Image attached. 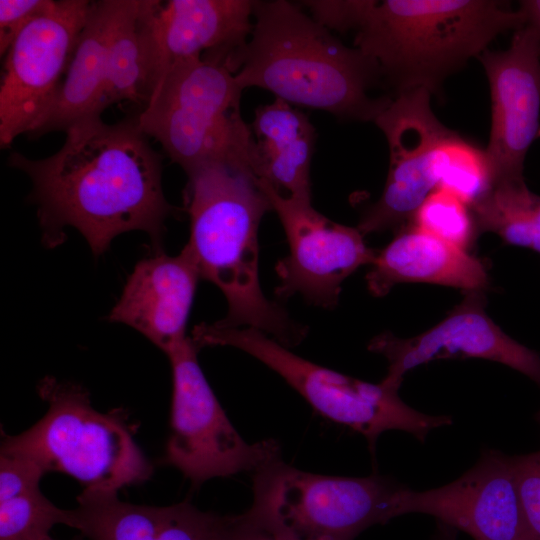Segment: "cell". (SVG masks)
<instances>
[{
  "mask_svg": "<svg viewBox=\"0 0 540 540\" xmlns=\"http://www.w3.org/2000/svg\"><path fill=\"white\" fill-rule=\"evenodd\" d=\"M65 133L64 144L49 157L12 152L8 158L32 181L43 243L60 245L64 228L73 227L100 256L115 237L139 230L160 250L174 207L163 193L161 156L137 116L114 124L85 118Z\"/></svg>",
  "mask_w": 540,
  "mask_h": 540,
  "instance_id": "1",
  "label": "cell"
},
{
  "mask_svg": "<svg viewBox=\"0 0 540 540\" xmlns=\"http://www.w3.org/2000/svg\"><path fill=\"white\" fill-rule=\"evenodd\" d=\"M253 28L235 77L291 105L322 110L342 121L374 122L393 97L375 60L348 47L286 0L254 1Z\"/></svg>",
  "mask_w": 540,
  "mask_h": 540,
  "instance_id": "2",
  "label": "cell"
},
{
  "mask_svg": "<svg viewBox=\"0 0 540 540\" xmlns=\"http://www.w3.org/2000/svg\"><path fill=\"white\" fill-rule=\"evenodd\" d=\"M186 207L190 236L185 245L201 278L224 294L226 327H250L282 345L299 344L308 328L264 295L258 273V229L271 203L248 169L223 162L204 163L187 174Z\"/></svg>",
  "mask_w": 540,
  "mask_h": 540,
  "instance_id": "3",
  "label": "cell"
},
{
  "mask_svg": "<svg viewBox=\"0 0 540 540\" xmlns=\"http://www.w3.org/2000/svg\"><path fill=\"white\" fill-rule=\"evenodd\" d=\"M525 24L503 1L362 0L354 47L376 61L392 97L418 88L439 97L496 36Z\"/></svg>",
  "mask_w": 540,
  "mask_h": 540,
  "instance_id": "4",
  "label": "cell"
},
{
  "mask_svg": "<svg viewBox=\"0 0 540 540\" xmlns=\"http://www.w3.org/2000/svg\"><path fill=\"white\" fill-rule=\"evenodd\" d=\"M243 90L225 60L204 55L179 62L137 115L139 127L186 174L212 161L253 172V136L240 112Z\"/></svg>",
  "mask_w": 540,
  "mask_h": 540,
  "instance_id": "5",
  "label": "cell"
},
{
  "mask_svg": "<svg viewBox=\"0 0 540 540\" xmlns=\"http://www.w3.org/2000/svg\"><path fill=\"white\" fill-rule=\"evenodd\" d=\"M38 392L47 412L28 430L5 435L0 453L67 474L83 490L118 492L151 477L153 467L121 414L97 411L83 387L54 377H45Z\"/></svg>",
  "mask_w": 540,
  "mask_h": 540,
  "instance_id": "6",
  "label": "cell"
},
{
  "mask_svg": "<svg viewBox=\"0 0 540 540\" xmlns=\"http://www.w3.org/2000/svg\"><path fill=\"white\" fill-rule=\"evenodd\" d=\"M253 502L244 512L278 540H354L398 516L404 485L388 477L328 476L306 472L281 457L256 471Z\"/></svg>",
  "mask_w": 540,
  "mask_h": 540,
  "instance_id": "7",
  "label": "cell"
},
{
  "mask_svg": "<svg viewBox=\"0 0 540 540\" xmlns=\"http://www.w3.org/2000/svg\"><path fill=\"white\" fill-rule=\"evenodd\" d=\"M198 348L230 346L256 358L280 375L324 418L361 433L374 454L378 436L401 430L424 441L427 434L452 419L428 415L406 405L398 390L382 382L373 384L308 361L269 335L250 327L201 323L192 331Z\"/></svg>",
  "mask_w": 540,
  "mask_h": 540,
  "instance_id": "8",
  "label": "cell"
},
{
  "mask_svg": "<svg viewBox=\"0 0 540 540\" xmlns=\"http://www.w3.org/2000/svg\"><path fill=\"white\" fill-rule=\"evenodd\" d=\"M191 337L168 354L172 371L170 434L163 461L193 487L240 472L254 474L281 457L273 439L247 443L217 400L198 359Z\"/></svg>",
  "mask_w": 540,
  "mask_h": 540,
  "instance_id": "9",
  "label": "cell"
},
{
  "mask_svg": "<svg viewBox=\"0 0 540 540\" xmlns=\"http://www.w3.org/2000/svg\"><path fill=\"white\" fill-rule=\"evenodd\" d=\"M92 1L50 0L5 54L0 85V145L31 138L54 105Z\"/></svg>",
  "mask_w": 540,
  "mask_h": 540,
  "instance_id": "10",
  "label": "cell"
},
{
  "mask_svg": "<svg viewBox=\"0 0 540 540\" xmlns=\"http://www.w3.org/2000/svg\"><path fill=\"white\" fill-rule=\"evenodd\" d=\"M431 96L423 88L402 92L374 121L388 143L389 170L380 198L357 226L363 236L406 226L439 186V152L457 132L439 121Z\"/></svg>",
  "mask_w": 540,
  "mask_h": 540,
  "instance_id": "11",
  "label": "cell"
},
{
  "mask_svg": "<svg viewBox=\"0 0 540 540\" xmlns=\"http://www.w3.org/2000/svg\"><path fill=\"white\" fill-rule=\"evenodd\" d=\"M258 184L268 197L283 226L289 254L275 270L279 298L300 295L305 301L333 309L343 282L359 267L372 264L376 251L369 248L358 228L336 223L311 202L285 196L265 180Z\"/></svg>",
  "mask_w": 540,
  "mask_h": 540,
  "instance_id": "12",
  "label": "cell"
},
{
  "mask_svg": "<svg viewBox=\"0 0 540 540\" xmlns=\"http://www.w3.org/2000/svg\"><path fill=\"white\" fill-rule=\"evenodd\" d=\"M477 59L491 93V131L484 153L492 184L521 178L540 129V39L525 24L514 31L507 49H486Z\"/></svg>",
  "mask_w": 540,
  "mask_h": 540,
  "instance_id": "13",
  "label": "cell"
},
{
  "mask_svg": "<svg viewBox=\"0 0 540 540\" xmlns=\"http://www.w3.org/2000/svg\"><path fill=\"white\" fill-rule=\"evenodd\" d=\"M397 513L431 515L474 540H529L512 456L493 449L447 485L425 491L404 486Z\"/></svg>",
  "mask_w": 540,
  "mask_h": 540,
  "instance_id": "14",
  "label": "cell"
},
{
  "mask_svg": "<svg viewBox=\"0 0 540 540\" xmlns=\"http://www.w3.org/2000/svg\"><path fill=\"white\" fill-rule=\"evenodd\" d=\"M485 303L483 291H468L441 322L415 337L403 339L391 333L374 337L368 350L388 361L381 382L399 389L405 373L421 364L477 358L504 364L540 384L539 354L504 333L487 315Z\"/></svg>",
  "mask_w": 540,
  "mask_h": 540,
  "instance_id": "15",
  "label": "cell"
},
{
  "mask_svg": "<svg viewBox=\"0 0 540 540\" xmlns=\"http://www.w3.org/2000/svg\"><path fill=\"white\" fill-rule=\"evenodd\" d=\"M253 6L252 0H155V87L174 64L204 55L226 60L236 73L238 56L252 32Z\"/></svg>",
  "mask_w": 540,
  "mask_h": 540,
  "instance_id": "16",
  "label": "cell"
},
{
  "mask_svg": "<svg viewBox=\"0 0 540 540\" xmlns=\"http://www.w3.org/2000/svg\"><path fill=\"white\" fill-rule=\"evenodd\" d=\"M199 268L184 246L177 255L158 252L140 260L108 319L128 325L168 354L184 341Z\"/></svg>",
  "mask_w": 540,
  "mask_h": 540,
  "instance_id": "17",
  "label": "cell"
},
{
  "mask_svg": "<svg viewBox=\"0 0 540 540\" xmlns=\"http://www.w3.org/2000/svg\"><path fill=\"white\" fill-rule=\"evenodd\" d=\"M67 526L89 540H223L229 515L188 501L168 506L124 502L118 492L83 490Z\"/></svg>",
  "mask_w": 540,
  "mask_h": 540,
  "instance_id": "18",
  "label": "cell"
},
{
  "mask_svg": "<svg viewBox=\"0 0 540 540\" xmlns=\"http://www.w3.org/2000/svg\"><path fill=\"white\" fill-rule=\"evenodd\" d=\"M366 281L370 293L382 297L395 285L410 282L483 291L489 285V276L484 263L467 250L409 223L376 253Z\"/></svg>",
  "mask_w": 540,
  "mask_h": 540,
  "instance_id": "19",
  "label": "cell"
},
{
  "mask_svg": "<svg viewBox=\"0 0 540 540\" xmlns=\"http://www.w3.org/2000/svg\"><path fill=\"white\" fill-rule=\"evenodd\" d=\"M253 136V173L281 194L311 202V161L316 129L308 116L275 98L260 105L249 125Z\"/></svg>",
  "mask_w": 540,
  "mask_h": 540,
  "instance_id": "20",
  "label": "cell"
},
{
  "mask_svg": "<svg viewBox=\"0 0 540 540\" xmlns=\"http://www.w3.org/2000/svg\"><path fill=\"white\" fill-rule=\"evenodd\" d=\"M116 7L117 0L92 1L54 105L32 138L65 132L82 119L101 117L107 50Z\"/></svg>",
  "mask_w": 540,
  "mask_h": 540,
  "instance_id": "21",
  "label": "cell"
},
{
  "mask_svg": "<svg viewBox=\"0 0 540 540\" xmlns=\"http://www.w3.org/2000/svg\"><path fill=\"white\" fill-rule=\"evenodd\" d=\"M154 3L155 0H117L107 50L102 111L123 101L145 106L154 91Z\"/></svg>",
  "mask_w": 540,
  "mask_h": 540,
  "instance_id": "22",
  "label": "cell"
},
{
  "mask_svg": "<svg viewBox=\"0 0 540 540\" xmlns=\"http://www.w3.org/2000/svg\"><path fill=\"white\" fill-rule=\"evenodd\" d=\"M470 209L478 233L493 232L509 245L540 254V195L524 177L494 182Z\"/></svg>",
  "mask_w": 540,
  "mask_h": 540,
  "instance_id": "23",
  "label": "cell"
},
{
  "mask_svg": "<svg viewBox=\"0 0 540 540\" xmlns=\"http://www.w3.org/2000/svg\"><path fill=\"white\" fill-rule=\"evenodd\" d=\"M67 510L35 487L0 500V540H46L57 524L67 525Z\"/></svg>",
  "mask_w": 540,
  "mask_h": 540,
  "instance_id": "24",
  "label": "cell"
},
{
  "mask_svg": "<svg viewBox=\"0 0 540 540\" xmlns=\"http://www.w3.org/2000/svg\"><path fill=\"white\" fill-rule=\"evenodd\" d=\"M439 186L459 196L469 206L491 186L484 151L458 133L441 148L437 160Z\"/></svg>",
  "mask_w": 540,
  "mask_h": 540,
  "instance_id": "25",
  "label": "cell"
},
{
  "mask_svg": "<svg viewBox=\"0 0 540 540\" xmlns=\"http://www.w3.org/2000/svg\"><path fill=\"white\" fill-rule=\"evenodd\" d=\"M434 237L467 250L478 230L470 206L452 191L438 187L410 222Z\"/></svg>",
  "mask_w": 540,
  "mask_h": 540,
  "instance_id": "26",
  "label": "cell"
},
{
  "mask_svg": "<svg viewBox=\"0 0 540 540\" xmlns=\"http://www.w3.org/2000/svg\"><path fill=\"white\" fill-rule=\"evenodd\" d=\"M529 540H540V450L512 456Z\"/></svg>",
  "mask_w": 540,
  "mask_h": 540,
  "instance_id": "27",
  "label": "cell"
},
{
  "mask_svg": "<svg viewBox=\"0 0 540 540\" xmlns=\"http://www.w3.org/2000/svg\"><path fill=\"white\" fill-rule=\"evenodd\" d=\"M50 0H0V55L5 56L21 31Z\"/></svg>",
  "mask_w": 540,
  "mask_h": 540,
  "instance_id": "28",
  "label": "cell"
},
{
  "mask_svg": "<svg viewBox=\"0 0 540 540\" xmlns=\"http://www.w3.org/2000/svg\"><path fill=\"white\" fill-rule=\"evenodd\" d=\"M302 3L310 10L311 17L327 29L346 32L355 30L362 0H314Z\"/></svg>",
  "mask_w": 540,
  "mask_h": 540,
  "instance_id": "29",
  "label": "cell"
},
{
  "mask_svg": "<svg viewBox=\"0 0 540 540\" xmlns=\"http://www.w3.org/2000/svg\"><path fill=\"white\" fill-rule=\"evenodd\" d=\"M223 540H278L253 524L244 513L230 515Z\"/></svg>",
  "mask_w": 540,
  "mask_h": 540,
  "instance_id": "30",
  "label": "cell"
},
{
  "mask_svg": "<svg viewBox=\"0 0 540 540\" xmlns=\"http://www.w3.org/2000/svg\"><path fill=\"white\" fill-rule=\"evenodd\" d=\"M519 9L525 16L526 24L536 31L540 39V0L520 1Z\"/></svg>",
  "mask_w": 540,
  "mask_h": 540,
  "instance_id": "31",
  "label": "cell"
},
{
  "mask_svg": "<svg viewBox=\"0 0 540 540\" xmlns=\"http://www.w3.org/2000/svg\"><path fill=\"white\" fill-rule=\"evenodd\" d=\"M433 540H457V530L438 522Z\"/></svg>",
  "mask_w": 540,
  "mask_h": 540,
  "instance_id": "32",
  "label": "cell"
},
{
  "mask_svg": "<svg viewBox=\"0 0 540 540\" xmlns=\"http://www.w3.org/2000/svg\"><path fill=\"white\" fill-rule=\"evenodd\" d=\"M46 540H54V539L50 536ZM72 540H83V536L81 535V536L74 537Z\"/></svg>",
  "mask_w": 540,
  "mask_h": 540,
  "instance_id": "33",
  "label": "cell"
},
{
  "mask_svg": "<svg viewBox=\"0 0 540 540\" xmlns=\"http://www.w3.org/2000/svg\"><path fill=\"white\" fill-rule=\"evenodd\" d=\"M536 419H537V421H538L539 424H540V411L538 412V414H537V416H536Z\"/></svg>",
  "mask_w": 540,
  "mask_h": 540,
  "instance_id": "34",
  "label": "cell"
},
{
  "mask_svg": "<svg viewBox=\"0 0 540 540\" xmlns=\"http://www.w3.org/2000/svg\"><path fill=\"white\" fill-rule=\"evenodd\" d=\"M537 138H540V129H539V133H538V137Z\"/></svg>",
  "mask_w": 540,
  "mask_h": 540,
  "instance_id": "35",
  "label": "cell"
}]
</instances>
